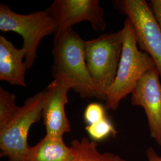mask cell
<instances>
[{
	"label": "cell",
	"instance_id": "cell-16",
	"mask_svg": "<svg viewBox=\"0 0 161 161\" xmlns=\"http://www.w3.org/2000/svg\"><path fill=\"white\" fill-rule=\"evenodd\" d=\"M150 6L161 28V5L159 0H151L150 1Z\"/></svg>",
	"mask_w": 161,
	"mask_h": 161
},
{
	"label": "cell",
	"instance_id": "cell-14",
	"mask_svg": "<svg viewBox=\"0 0 161 161\" xmlns=\"http://www.w3.org/2000/svg\"><path fill=\"white\" fill-rule=\"evenodd\" d=\"M85 129L89 137L96 142L102 141L110 136H115L117 134L115 127L108 118L92 125H86Z\"/></svg>",
	"mask_w": 161,
	"mask_h": 161
},
{
	"label": "cell",
	"instance_id": "cell-10",
	"mask_svg": "<svg viewBox=\"0 0 161 161\" xmlns=\"http://www.w3.org/2000/svg\"><path fill=\"white\" fill-rule=\"evenodd\" d=\"M25 52L17 48L10 41L0 36V80L19 86H26L25 74L28 69L23 58Z\"/></svg>",
	"mask_w": 161,
	"mask_h": 161
},
{
	"label": "cell",
	"instance_id": "cell-7",
	"mask_svg": "<svg viewBox=\"0 0 161 161\" xmlns=\"http://www.w3.org/2000/svg\"><path fill=\"white\" fill-rule=\"evenodd\" d=\"M45 10L56 23L54 42L81 22H89L96 31L106 27L103 9L97 0H55Z\"/></svg>",
	"mask_w": 161,
	"mask_h": 161
},
{
	"label": "cell",
	"instance_id": "cell-12",
	"mask_svg": "<svg viewBox=\"0 0 161 161\" xmlns=\"http://www.w3.org/2000/svg\"><path fill=\"white\" fill-rule=\"evenodd\" d=\"M70 147L74 155L72 161H127L111 152H100L97 142L85 137L72 140Z\"/></svg>",
	"mask_w": 161,
	"mask_h": 161
},
{
	"label": "cell",
	"instance_id": "cell-11",
	"mask_svg": "<svg viewBox=\"0 0 161 161\" xmlns=\"http://www.w3.org/2000/svg\"><path fill=\"white\" fill-rule=\"evenodd\" d=\"M73 157L72 150L63 137L46 135L36 145L30 146L26 161H72Z\"/></svg>",
	"mask_w": 161,
	"mask_h": 161
},
{
	"label": "cell",
	"instance_id": "cell-5",
	"mask_svg": "<svg viewBox=\"0 0 161 161\" xmlns=\"http://www.w3.org/2000/svg\"><path fill=\"white\" fill-rule=\"evenodd\" d=\"M0 30L14 32L22 37L25 62L29 69L34 64L41 41L48 35L54 34L56 23L46 10L20 14L12 11L9 6L1 4Z\"/></svg>",
	"mask_w": 161,
	"mask_h": 161
},
{
	"label": "cell",
	"instance_id": "cell-3",
	"mask_svg": "<svg viewBox=\"0 0 161 161\" xmlns=\"http://www.w3.org/2000/svg\"><path fill=\"white\" fill-rule=\"evenodd\" d=\"M48 94L46 88L26 99L15 116L0 128L1 156L7 158L8 161H26L30 147L29 130L42 118Z\"/></svg>",
	"mask_w": 161,
	"mask_h": 161
},
{
	"label": "cell",
	"instance_id": "cell-1",
	"mask_svg": "<svg viewBox=\"0 0 161 161\" xmlns=\"http://www.w3.org/2000/svg\"><path fill=\"white\" fill-rule=\"evenodd\" d=\"M122 31V48L117 73L106 94V108L118 109L121 100L131 94L140 80L156 68L149 56L138 48L134 29L127 18Z\"/></svg>",
	"mask_w": 161,
	"mask_h": 161
},
{
	"label": "cell",
	"instance_id": "cell-9",
	"mask_svg": "<svg viewBox=\"0 0 161 161\" xmlns=\"http://www.w3.org/2000/svg\"><path fill=\"white\" fill-rule=\"evenodd\" d=\"M72 84L66 78H57L47 87L48 94L42 111L43 124L46 134L63 137L71 131V126L65 112L68 102V94L73 90Z\"/></svg>",
	"mask_w": 161,
	"mask_h": 161
},
{
	"label": "cell",
	"instance_id": "cell-2",
	"mask_svg": "<svg viewBox=\"0 0 161 161\" xmlns=\"http://www.w3.org/2000/svg\"><path fill=\"white\" fill-rule=\"evenodd\" d=\"M84 41L72 29L54 42L53 76L69 80L80 97L101 100L86 66Z\"/></svg>",
	"mask_w": 161,
	"mask_h": 161
},
{
	"label": "cell",
	"instance_id": "cell-8",
	"mask_svg": "<svg viewBox=\"0 0 161 161\" xmlns=\"http://www.w3.org/2000/svg\"><path fill=\"white\" fill-rule=\"evenodd\" d=\"M156 68L150 70L140 80L131 92V104L144 110L150 136L161 146V82Z\"/></svg>",
	"mask_w": 161,
	"mask_h": 161
},
{
	"label": "cell",
	"instance_id": "cell-18",
	"mask_svg": "<svg viewBox=\"0 0 161 161\" xmlns=\"http://www.w3.org/2000/svg\"><path fill=\"white\" fill-rule=\"evenodd\" d=\"M159 3H160V4H161V0H159Z\"/></svg>",
	"mask_w": 161,
	"mask_h": 161
},
{
	"label": "cell",
	"instance_id": "cell-6",
	"mask_svg": "<svg viewBox=\"0 0 161 161\" xmlns=\"http://www.w3.org/2000/svg\"><path fill=\"white\" fill-rule=\"evenodd\" d=\"M132 24L138 46L153 60L161 77V28L150 4L144 0L114 1Z\"/></svg>",
	"mask_w": 161,
	"mask_h": 161
},
{
	"label": "cell",
	"instance_id": "cell-13",
	"mask_svg": "<svg viewBox=\"0 0 161 161\" xmlns=\"http://www.w3.org/2000/svg\"><path fill=\"white\" fill-rule=\"evenodd\" d=\"M16 100V96L14 94L0 88V128L5 126L20 109Z\"/></svg>",
	"mask_w": 161,
	"mask_h": 161
},
{
	"label": "cell",
	"instance_id": "cell-4",
	"mask_svg": "<svg viewBox=\"0 0 161 161\" xmlns=\"http://www.w3.org/2000/svg\"><path fill=\"white\" fill-rule=\"evenodd\" d=\"M122 31L106 33L84 41L86 66L101 100L106 94L117 73L122 48Z\"/></svg>",
	"mask_w": 161,
	"mask_h": 161
},
{
	"label": "cell",
	"instance_id": "cell-15",
	"mask_svg": "<svg viewBox=\"0 0 161 161\" xmlns=\"http://www.w3.org/2000/svg\"><path fill=\"white\" fill-rule=\"evenodd\" d=\"M106 118L103 106L98 103L89 104L84 112V120L87 125L102 121Z\"/></svg>",
	"mask_w": 161,
	"mask_h": 161
},
{
	"label": "cell",
	"instance_id": "cell-17",
	"mask_svg": "<svg viewBox=\"0 0 161 161\" xmlns=\"http://www.w3.org/2000/svg\"><path fill=\"white\" fill-rule=\"evenodd\" d=\"M147 161H161V155H159L153 147H149L146 151Z\"/></svg>",
	"mask_w": 161,
	"mask_h": 161
}]
</instances>
